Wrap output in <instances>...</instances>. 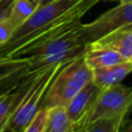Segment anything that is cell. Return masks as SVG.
Listing matches in <instances>:
<instances>
[{"instance_id": "obj_22", "label": "cell", "mask_w": 132, "mask_h": 132, "mask_svg": "<svg viewBox=\"0 0 132 132\" xmlns=\"http://www.w3.org/2000/svg\"><path fill=\"white\" fill-rule=\"evenodd\" d=\"M74 132H86V129L85 128H81V129H77L76 131H74Z\"/></svg>"}, {"instance_id": "obj_24", "label": "cell", "mask_w": 132, "mask_h": 132, "mask_svg": "<svg viewBox=\"0 0 132 132\" xmlns=\"http://www.w3.org/2000/svg\"><path fill=\"white\" fill-rule=\"evenodd\" d=\"M7 132H8V131H7Z\"/></svg>"}, {"instance_id": "obj_13", "label": "cell", "mask_w": 132, "mask_h": 132, "mask_svg": "<svg viewBox=\"0 0 132 132\" xmlns=\"http://www.w3.org/2000/svg\"><path fill=\"white\" fill-rule=\"evenodd\" d=\"M74 124L68 118L64 106H55L47 109L43 132H74Z\"/></svg>"}, {"instance_id": "obj_14", "label": "cell", "mask_w": 132, "mask_h": 132, "mask_svg": "<svg viewBox=\"0 0 132 132\" xmlns=\"http://www.w3.org/2000/svg\"><path fill=\"white\" fill-rule=\"evenodd\" d=\"M40 6L38 0H14L7 20L13 26L14 31Z\"/></svg>"}, {"instance_id": "obj_9", "label": "cell", "mask_w": 132, "mask_h": 132, "mask_svg": "<svg viewBox=\"0 0 132 132\" xmlns=\"http://www.w3.org/2000/svg\"><path fill=\"white\" fill-rule=\"evenodd\" d=\"M37 72L38 71L29 72L12 91L0 96V132L7 131V125L11 116L20 104L26 91L32 84Z\"/></svg>"}, {"instance_id": "obj_19", "label": "cell", "mask_w": 132, "mask_h": 132, "mask_svg": "<svg viewBox=\"0 0 132 132\" xmlns=\"http://www.w3.org/2000/svg\"><path fill=\"white\" fill-rule=\"evenodd\" d=\"M108 1H116L119 4H128L132 2V0H108Z\"/></svg>"}, {"instance_id": "obj_8", "label": "cell", "mask_w": 132, "mask_h": 132, "mask_svg": "<svg viewBox=\"0 0 132 132\" xmlns=\"http://www.w3.org/2000/svg\"><path fill=\"white\" fill-rule=\"evenodd\" d=\"M101 93L102 90H100L92 80L87 86H85L78 93H76L74 97L71 98L69 102L64 106L68 118L74 124L75 130L76 125L90 111V109L100 97Z\"/></svg>"}, {"instance_id": "obj_2", "label": "cell", "mask_w": 132, "mask_h": 132, "mask_svg": "<svg viewBox=\"0 0 132 132\" xmlns=\"http://www.w3.org/2000/svg\"><path fill=\"white\" fill-rule=\"evenodd\" d=\"M79 25L80 23L76 27L23 52L21 57H28L30 60L29 72L66 63L82 55L86 50V43L78 33Z\"/></svg>"}, {"instance_id": "obj_16", "label": "cell", "mask_w": 132, "mask_h": 132, "mask_svg": "<svg viewBox=\"0 0 132 132\" xmlns=\"http://www.w3.org/2000/svg\"><path fill=\"white\" fill-rule=\"evenodd\" d=\"M47 109L41 108L31 120V122L25 127L23 132H43L45 120H46Z\"/></svg>"}, {"instance_id": "obj_10", "label": "cell", "mask_w": 132, "mask_h": 132, "mask_svg": "<svg viewBox=\"0 0 132 132\" xmlns=\"http://www.w3.org/2000/svg\"><path fill=\"white\" fill-rule=\"evenodd\" d=\"M87 47H105L118 52L124 59L132 57V28L108 33L88 44Z\"/></svg>"}, {"instance_id": "obj_7", "label": "cell", "mask_w": 132, "mask_h": 132, "mask_svg": "<svg viewBox=\"0 0 132 132\" xmlns=\"http://www.w3.org/2000/svg\"><path fill=\"white\" fill-rule=\"evenodd\" d=\"M28 57L0 59V96L12 91L29 73Z\"/></svg>"}, {"instance_id": "obj_21", "label": "cell", "mask_w": 132, "mask_h": 132, "mask_svg": "<svg viewBox=\"0 0 132 132\" xmlns=\"http://www.w3.org/2000/svg\"><path fill=\"white\" fill-rule=\"evenodd\" d=\"M124 132H132V124L127 128V129H125V131Z\"/></svg>"}, {"instance_id": "obj_20", "label": "cell", "mask_w": 132, "mask_h": 132, "mask_svg": "<svg viewBox=\"0 0 132 132\" xmlns=\"http://www.w3.org/2000/svg\"><path fill=\"white\" fill-rule=\"evenodd\" d=\"M39 1V4L40 5H43V4H47V3H50V2H53V1H55V0H38Z\"/></svg>"}, {"instance_id": "obj_15", "label": "cell", "mask_w": 132, "mask_h": 132, "mask_svg": "<svg viewBox=\"0 0 132 132\" xmlns=\"http://www.w3.org/2000/svg\"><path fill=\"white\" fill-rule=\"evenodd\" d=\"M126 114V112H123L112 118L97 121L91 124L86 129V132H120L123 123L125 122Z\"/></svg>"}, {"instance_id": "obj_5", "label": "cell", "mask_w": 132, "mask_h": 132, "mask_svg": "<svg viewBox=\"0 0 132 132\" xmlns=\"http://www.w3.org/2000/svg\"><path fill=\"white\" fill-rule=\"evenodd\" d=\"M132 107V87L120 84L111 86L102 91L100 97L90 111L76 125V130L87 129L91 124L112 118L123 112H128Z\"/></svg>"}, {"instance_id": "obj_12", "label": "cell", "mask_w": 132, "mask_h": 132, "mask_svg": "<svg viewBox=\"0 0 132 132\" xmlns=\"http://www.w3.org/2000/svg\"><path fill=\"white\" fill-rule=\"evenodd\" d=\"M84 60L91 70L108 67L127 61L118 52L105 47H87L82 54Z\"/></svg>"}, {"instance_id": "obj_23", "label": "cell", "mask_w": 132, "mask_h": 132, "mask_svg": "<svg viewBox=\"0 0 132 132\" xmlns=\"http://www.w3.org/2000/svg\"><path fill=\"white\" fill-rule=\"evenodd\" d=\"M130 61H131V62H132V57H131V58H130Z\"/></svg>"}, {"instance_id": "obj_1", "label": "cell", "mask_w": 132, "mask_h": 132, "mask_svg": "<svg viewBox=\"0 0 132 132\" xmlns=\"http://www.w3.org/2000/svg\"><path fill=\"white\" fill-rule=\"evenodd\" d=\"M100 0H55L40 5L0 44V59L21 57L26 50L76 27Z\"/></svg>"}, {"instance_id": "obj_17", "label": "cell", "mask_w": 132, "mask_h": 132, "mask_svg": "<svg viewBox=\"0 0 132 132\" xmlns=\"http://www.w3.org/2000/svg\"><path fill=\"white\" fill-rule=\"evenodd\" d=\"M6 16L3 18L2 20H0V44L4 43L6 40H8V38L14 32L13 26L10 24V22L7 20Z\"/></svg>"}, {"instance_id": "obj_18", "label": "cell", "mask_w": 132, "mask_h": 132, "mask_svg": "<svg viewBox=\"0 0 132 132\" xmlns=\"http://www.w3.org/2000/svg\"><path fill=\"white\" fill-rule=\"evenodd\" d=\"M13 2L14 0H0V20L9 13Z\"/></svg>"}, {"instance_id": "obj_11", "label": "cell", "mask_w": 132, "mask_h": 132, "mask_svg": "<svg viewBox=\"0 0 132 132\" xmlns=\"http://www.w3.org/2000/svg\"><path fill=\"white\" fill-rule=\"evenodd\" d=\"M93 71V82L102 91L120 84L129 73L132 72V62L130 60L111 65L108 67L97 68Z\"/></svg>"}, {"instance_id": "obj_6", "label": "cell", "mask_w": 132, "mask_h": 132, "mask_svg": "<svg viewBox=\"0 0 132 132\" xmlns=\"http://www.w3.org/2000/svg\"><path fill=\"white\" fill-rule=\"evenodd\" d=\"M132 28V2L119 4L90 23H80L78 33L86 44L113 31Z\"/></svg>"}, {"instance_id": "obj_3", "label": "cell", "mask_w": 132, "mask_h": 132, "mask_svg": "<svg viewBox=\"0 0 132 132\" xmlns=\"http://www.w3.org/2000/svg\"><path fill=\"white\" fill-rule=\"evenodd\" d=\"M93 80V71L80 55L66 62L54 76L44 95L41 108L65 106L85 86Z\"/></svg>"}, {"instance_id": "obj_4", "label": "cell", "mask_w": 132, "mask_h": 132, "mask_svg": "<svg viewBox=\"0 0 132 132\" xmlns=\"http://www.w3.org/2000/svg\"><path fill=\"white\" fill-rule=\"evenodd\" d=\"M64 64L65 63L56 64L37 72L8 122V132H23L25 127L31 122L38 110L41 109V104L46 90L54 76Z\"/></svg>"}]
</instances>
